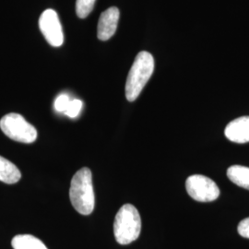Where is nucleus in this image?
Wrapping results in <instances>:
<instances>
[{
  "label": "nucleus",
  "instance_id": "obj_1",
  "mask_svg": "<svg viewBox=\"0 0 249 249\" xmlns=\"http://www.w3.org/2000/svg\"><path fill=\"white\" fill-rule=\"evenodd\" d=\"M70 197L73 208L82 215H89L94 210L95 196L92 176L89 168H81L72 178Z\"/></svg>",
  "mask_w": 249,
  "mask_h": 249
},
{
  "label": "nucleus",
  "instance_id": "obj_2",
  "mask_svg": "<svg viewBox=\"0 0 249 249\" xmlns=\"http://www.w3.org/2000/svg\"><path fill=\"white\" fill-rule=\"evenodd\" d=\"M154 71V59L151 53L142 51L138 53L125 82V97L134 102L151 79Z\"/></svg>",
  "mask_w": 249,
  "mask_h": 249
},
{
  "label": "nucleus",
  "instance_id": "obj_3",
  "mask_svg": "<svg viewBox=\"0 0 249 249\" xmlns=\"http://www.w3.org/2000/svg\"><path fill=\"white\" fill-rule=\"evenodd\" d=\"M142 231V219L133 205L124 204L116 213L114 223L116 240L120 245H128L137 240Z\"/></svg>",
  "mask_w": 249,
  "mask_h": 249
},
{
  "label": "nucleus",
  "instance_id": "obj_4",
  "mask_svg": "<svg viewBox=\"0 0 249 249\" xmlns=\"http://www.w3.org/2000/svg\"><path fill=\"white\" fill-rule=\"evenodd\" d=\"M0 128L9 139L18 142H35L38 136L36 127L16 113L3 116L0 120Z\"/></svg>",
  "mask_w": 249,
  "mask_h": 249
},
{
  "label": "nucleus",
  "instance_id": "obj_5",
  "mask_svg": "<svg viewBox=\"0 0 249 249\" xmlns=\"http://www.w3.org/2000/svg\"><path fill=\"white\" fill-rule=\"evenodd\" d=\"M188 195L199 202H211L220 196V189L211 178L201 175H194L186 182Z\"/></svg>",
  "mask_w": 249,
  "mask_h": 249
},
{
  "label": "nucleus",
  "instance_id": "obj_6",
  "mask_svg": "<svg viewBox=\"0 0 249 249\" xmlns=\"http://www.w3.org/2000/svg\"><path fill=\"white\" fill-rule=\"evenodd\" d=\"M40 30L48 44L53 47L61 46L64 43L62 26L57 13L53 9H46L39 18Z\"/></svg>",
  "mask_w": 249,
  "mask_h": 249
},
{
  "label": "nucleus",
  "instance_id": "obj_7",
  "mask_svg": "<svg viewBox=\"0 0 249 249\" xmlns=\"http://www.w3.org/2000/svg\"><path fill=\"white\" fill-rule=\"evenodd\" d=\"M119 17V9L116 7H111L101 14L97 28V36L101 41H107L116 34Z\"/></svg>",
  "mask_w": 249,
  "mask_h": 249
},
{
  "label": "nucleus",
  "instance_id": "obj_8",
  "mask_svg": "<svg viewBox=\"0 0 249 249\" xmlns=\"http://www.w3.org/2000/svg\"><path fill=\"white\" fill-rule=\"evenodd\" d=\"M224 134L231 142H249V116H241L231 121L226 125Z\"/></svg>",
  "mask_w": 249,
  "mask_h": 249
},
{
  "label": "nucleus",
  "instance_id": "obj_9",
  "mask_svg": "<svg viewBox=\"0 0 249 249\" xmlns=\"http://www.w3.org/2000/svg\"><path fill=\"white\" fill-rule=\"evenodd\" d=\"M20 178L21 173L18 167L6 158L0 156V181L12 185L18 182Z\"/></svg>",
  "mask_w": 249,
  "mask_h": 249
},
{
  "label": "nucleus",
  "instance_id": "obj_10",
  "mask_svg": "<svg viewBox=\"0 0 249 249\" xmlns=\"http://www.w3.org/2000/svg\"><path fill=\"white\" fill-rule=\"evenodd\" d=\"M11 245L14 249H48L42 241L31 234H18L14 236Z\"/></svg>",
  "mask_w": 249,
  "mask_h": 249
},
{
  "label": "nucleus",
  "instance_id": "obj_11",
  "mask_svg": "<svg viewBox=\"0 0 249 249\" xmlns=\"http://www.w3.org/2000/svg\"><path fill=\"white\" fill-rule=\"evenodd\" d=\"M227 177L236 186L249 190V167L232 165L227 170Z\"/></svg>",
  "mask_w": 249,
  "mask_h": 249
},
{
  "label": "nucleus",
  "instance_id": "obj_12",
  "mask_svg": "<svg viewBox=\"0 0 249 249\" xmlns=\"http://www.w3.org/2000/svg\"><path fill=\"white\" fill-rule=\"evenodd\" d=\"M96 0H77L76 12L78 17L85 18L88 17L94 8Z\"/></svg>",
  "mask_w": 249,
  "mask_h": 249
},
{
  "label": "nucleus",
  "instance_id": "obj_13",
  "mask_svg": "<svg viewBox=\"0 0 249 249\" xmlns=\"http://www.w3.org/2000/svg\"><path fill=\"white\" fill-rule=\"evenodd\" d=\"M82 106H83V104L80 100H78V99L71 100L69 107L66 110V112H65V115L71 117V118H76L77 116L80 115Z\"/></svg>",
  "mask_w": 249,
  "mask_h": 249
},
{
  "label": "nucleus",
  "instance_id": "obj_14",
  "mask_svg": "<svg viewBox=\"0 0 249 249\" xmlns=\"http://www.w3.org/2000/svg\"><path fill=\"white\" fill-rule=\"evenodd\" d=\"M71 99L70 96L66 93H62L60 95H58L55 101H54V104H53V107L56 112H59V113H64L66 112L67 108L69 107L70 103H71Z\"/></svg>",
  "mask_w": 249,
  "mask_h": 249
},
{
  "label": "nucleus",
  "instance_id": "obj_15",
  "mask_svg": "<svg viewBox=\"0 0 249 249\" xmlns=\"http://www.w3.org/2000/svg\"><path fill=\"white\" fill-rule=\"evenodd\" d=\"M237 231L242 237L249 239V217L241 221L240 223L238 224Z\"/></svg>",
  "mask_w": 249,
  "mask_h": 249
}]
</instances>
